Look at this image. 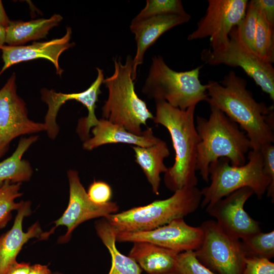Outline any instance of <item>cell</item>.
Listing matches in <instances>:
<instances>
[{"mask_svg":"<svg viewBox=\"0 0 274 274\" xmlns=\"http://www.w3.org/2000/svg\"><path fill=\"white\" fill-rule=\"evenodd\" d=\"M206 101L210 107L223 112L244 130L251 150H259L274 142L273 105L267 106L257 101L247 88L246 80L234 71L225 75L220 83H207Z\"/></svg>","mask_w":274,"mask_h":274,"instance_id":"cell-1","label":"cell"},{"mask_svg":"<svg viewBox=\"0 0 274 274\" xmlns=\"http://www.w3.org/2000/svg\"><path fill=\"white\" fill-rule=\"evenodd\" d=\"M153 121L168 131L175 153V162L164 175V183L170 191L196 186V166L200 139L195 124L196 106L186 110L174 107L162 100L155 101Z\"/></svg>","mask_w":274,"mask_h":274,"instance_id":"cell-2","label":"cell"},{"mask_svg":"<svg viewBox=\"0 0 274 274\" xmlns=\"http://www.w3.org/2000/svg\"><path fill=\"white\" fill-rule=\"evenodd\" d=\"M210 111L208 119L197 116L195 125L200 139L196 170L207 182L212 162L225 157L232 165H243L251 150L248 137L236 123L216 108L210 107Z\"/></svg>","mask_w":274,"mask_h":274,"instance_id":"cell-3","label":"cell"},{"mask_svg":"<svg viewBox=\"0 0 274 274\" xmlns=\"http://www.w3.org/2000/svg\"><path fill=\"white\" fill-rule=\"evenodd\" d=\"M132 62L130 55L127 56L124 63L120 58L114 59V73L103 81L108 95L101 108L102 117L131 133L140 135L143 132L142 126H147V121L153 120L154 116L135 92Z\"/></svg>","mask_w":274,"mask_h":274,"instance_id":"cell-4","label":"cell"},{"mask_svg":"<svg viewBox=\"0 0 274 274\" xmlns=\"http://www.w3.org/2000/svg\"><path fill=\"white\" fill-rule=\"evenodd\" d=\"M201 190L186 187L168 198L134 207L105 217L116 233L149 231L195 212L200 206Z\"/></svg>","mask_w":274,"mask_h":274,"instance_id":"cell-5","label":"cell"},{"mask_svg":"<svg viewBox=\"0 0 274 274\" xmlns=\"http://www.w3.org/2000/svg\"><path fill=\"white\" fill-rule=\"evenodd\" d=\"M202 66L178 72L168 66L161 56H154L142 91L148 98L165 101L181 110L196 106L208 97V84H202L199 79Z\"/></svg>","mask_w":274,"mask_h":274,"instance_id":"cell-6","label":"cell"},{"mask_svg":"<svg viewBox=\"0 0 274 274\" xmlns=\"http://www.w3.org/2000/svg\"><path fill=\"white\" fill-rule=\"evenodd\" d=\"M247 158L248 162L241 166L231 165L225 157L210 164V184L200 190L202 208L208 209L219 200L244 187L251 188L258 199L262 198L270 182L263 172L261 152L251 150Z\"/></svg>","mask_w":274,"mask_h":274,"instance_id":"cell-7","label":"cell"},{"mask_svg":"<svg viewBox=\"0 0 274 274\" xmlns=\"http://www.w3.org/2000/svg\"><path fill=\"white\" fill-rule=\"evenodd\" d=\"M200 227L202 242L193 251L197 259L215 274H242L246 255L241 240L227 234L213 220Z\"/></svg>","mask_w":274,"mask_h":274,"instance_id":"cell-8","label":"cell"},{"mask_svg":"<svg viewBox=\"0 0 274 274\" xmlns=\"http://www.w3.org/2000/svg\"><path fill=\"white\" fill-rule=\"evenodd\" d=\"M201 59L211 65L239 67L274 101V68L243 48L230 32L229 40L214 50L203 49Z\"/></svg>","mask_w":274,"mask_h":274,"instance_id":"cell-9","label":"cell"},{"mask_svg":"<svg viewBox=\"0 0 274 274\" xmlns=\"http://www.w3.org/2000/svg\"><path fill=\"white\" fill-rule=\"evenodd\" d=\"M97 75L95 80L85 91L73 93L56 92L51 90L43 89L41 91L42 100L48 105V109L44 123L48 136L55 139L57 136L59 128L56 119L60 107L70 100H77L86 107L88 110L87 117L79 120L77 131L80 138L86 141L90 138V131L97 125L98 119L95 114L96 102L99 94L101 93L100 86L103 83L104 74L103 71L97 67Z\"/></svg>","mask_w":274,"mask_h":274,"instance_id":"cell-10","label":"cell"},{"mask_svg":"<svg viewBox=\"0 0 274 274\" xmlns=\"http://www.w3.org/2000/svg\"><path fill=\"white\" fill-rule=\"evenodd\" d=\"M204 16L196 28L187 37L189 41L210 38V49L226 42L232 29L244 17L247 0H208Z\"/></svg>","mask_w":274,"mask_h":274,"instance_id":"cell-11","label":"cell"},{"mask_svg":"<svg viewBox=\"0 0 274 274\" xmlns=\"http://www.w3.org/2000/svg\"><path fill=\"white\" fill-rule=\"evenodd\" d=\"M67 176L69 183L68 206L62 216L54 222V227L48 231L51 235L58 226L66 227V233L58 238L59 244L67 243L74 230L83 222L95 218H105L117 213L119 208L116 202L110 201L103 204L93 202L89 198L76 170L69 169Z\"/></svg>","mask_w":274,"mask_h":274,"instance_id":"cell-12","label":"cell"},{"mask_svg":"<svg viewBox=\"0 0 274 274\" xmlns=\"http://www.w3.org/2000/svg\"><path fill=\"white\" fill-rule=\"evenodd\" d=\"M13 73L0 90V158L18 136L46 131L44 123L29 119L25 104L17 94Z\"/></svg>","mask_w":274,"mask_h":274,"instance_id":"cell-13","label":"cell"},{"mask_svg":"<svg viewBox=\"0 0 274 274\" xmlns=\"http://www.w3.org/2000/svg\"><path fill=\"white\" fill-rule=\"evenodd\" d=\"M203 238V232L200 226H190L184 218L174 219L149 231L116 233L117 242H149L178 254L196 251L201 246Z\"/></svg>","mask_w":274,"mask_h":274,"instance_id":"cell-14","label":"cell"},{"mask_svg":"<svg viewBox=\"0 0 274 274\" xmlns=\"http://www.w3.org/2000/svg\"><path fill=\"white\" fill-rule=\"evenodd\" d=\"M253 194L251 188L244 187L219 200L206 210L216 219V223L225 233L241 240L261 231L259 222L244 210L246 202Z\"/></svg>","mask_w":274,"mask_h":274,"instance_id":"cell-15","label":"cell"},{"mask_svg":"<svg viewBox=\"0 0 274 274\" xmlns=\"http://www.w3.org/2000/svg\"><path fill=\"white\" fill-rule=\"evenodd\" d=\"M191 18L188 13L185 15L166 14L135 20L133 19L130 30L134 35L136 44L135 54L133 58L132 78H136L137 68L143 63L144 55L164 33L171 28L187 23Z\"/></svg>","mask_w":274,"mask_h":274,"instance_id":"cell-16","label":"cell"},{"mask_svg":"<svg viewBox=\"0 0 274 274\" xmlns=\"http://www.w3.org/2000/svg\"><path fill=\"white\" fill-rule=\"evenodd\" d=\"M31 213V202L24 201L17 210L11 228L0 235V274H5L16 261V257L23 245L32 238L46 239L49 235L43 232L40 223L37 222L30 226L26 232L23 230L24 218Z\"/></svg>","mask_w":274,"mask_h":274,"instance_id":"cell-17","label":"cell"},{"mask_svg":"<svg viewBox=\"0 0 274 274\" xmlns=\"http://www.w3.org/2000/svg\"><path fill=\"white\" fill-rule=\"evenodd\" d=\"M71 35V28L67 27L65 35L59 39L33 43L27 46H0L4 63L0 75L13 64L29 60L44 58L50 61L55 66L56 73L61 75L63 70L59 66L58 59L63 51L74 45V43H70Z\"/></svg>","mask_w":274,"mask_h":274,"instance_id":"cell-18","label":"cell"},{"mask_svg":"<svg viewBox=\"0 0 274 274\" xmlns=\"http://www.w3.org/2000/svg\"><path fill=\"white\" fill-rule=\"evenodd\" d=\"M91 132L93 136L83 143L84 150L91 151L104 145L116 143L147 147L160 139L154 135L152 128L148 127L138 135L103 118L99 119L97 125L91 128Z\"/></svg>","mask_w":274,"mask_h":274,"instance_id":"cell-19","label":"cell"},{"mask_svg":"<svg viewBox=\"0 0 274 274\" xmlns=\"http://www.w3.org/2000/svg\"><path fill=\"white\" fill-rule=\"evenodd\" d=\"M178 254L149 242H136L128 256L147 274H161L175 270Z\"/></svg>","mask_w":274,"mask_h":274,"instance_id":"cell-20","label":"cell"},{"mask_svg":"<svg viewBox=\"0 0 274 274\" xmlns=\"http://www.w3.org/2000/svg\"><path fill=\"white\" fill-rule=\"evenodd\" d=\"M132 148L135 154V161L143 171L153 193L159 195L160 174L167 169L164 160L170 154L166 143L160 139L156 143L149 147L133 146Z\"/></svg>","mask_w":274,"mask_h":274,"instance_id":"cell-21","label":"cell"},{"mask_svg":"<svg viewBox=\"0 0 274 274\" xmlns=\"http://www.w3.org/2000/svg\"><path fill=\"white\" fill-rule=\"evenodd\" d=\"M59 14L48 19H39L27 22L11 21L6 27V40L9 46H20L32 40L43 38L49 30L62 20Z\"/></svg>","mask_w":274,"mask_h":274,"instance_id":"cell-22","label":"cell"},{"mask_svg":"<svg viewBox=\"0 0 274 274\" xmlns=\"http://www.w3.org/2000/svg\"><path fill=\"white\" fill-rule=\"evenodd\" d=\"M38 139V135L21 138L13 154L0 162V186L5 181L22 183L30 179L32 168L27 160L22 159V156Z\"/></svg>","mask_w":274,"mask_h":274,"instance_id":"cell-23","label":"cell"},{"mask_svg":"<svg viewBox=\"0 0 274 274\" xmlns=\"http://www.w3.org/2000/svg\"><path fill=\"white\" fill-rule=\"evenodd\" d=\"M94 227L97 236L110 254L111 266L108 274H142V270L138 263L117 249L116 232L105 218L95 221Z\"/></svg>","mask_w":274,"mask_h":274,"instance_id":"cell-24","label":"cell"},{"mask_svg":"<svg viewBox=\"0 0 274 274\" xmlns=\"http://www.w3.org/2000/svg\"><path fill=\"white\" fill-rule=\"evenodd\" d=\"M255 50L256 55L261 60L270 64L274 62V26L259 13L255 39Z\"/></svg>","mask_w":274,"mask_h":274,"instance_id":"cell-25","label":"cell"},{"mask_svg":"<svg viewBox=\"0 0 274 274\" xmlns=\"http://www.w3.org/2000/svg\"><path fill=\"white\" fill-rule=\"evenodd\" d=\"M246 257L265 258L274 257V231L252 234L241 240Z\"/></svg>","mask_w":274,"mask_h":274,"instance_id":"cell-26","label":"cell"},{"mask_svg":"<svg viewBox=\"0 0 274 274\" xmlns=\"http://www.w3.org/2000/svg\"><path fill=\"white\" fill-rule=\"evenodd\" d=\"M258 17L257 10L247 5L244 17L231 31L243 48L256 55L255 39Z\"/></svg>","mask_w":274,"mask_h":274,"instance_id":"cell-27","label":"cell"},{"mask_svg":"<svg viewBox=\"0 0 274 274\" xmlns=\"http://www.w3.org/2000/svg\"><path fill=\"white\" fill-rule=\"evenodd\" d=\"M21 183H11L5 181L0 186V229L4 228L12 218V212L18 210L23 201L15 200L22 196L20 192Z\"/></svg>","mask_w":274,"mask_h":274,"instance_id":"cell-28","label":"cell"},{"mask_svg":"<svg viewBox=\"0 0 274 274\" xmlns=\"http://www.w3.org/2000/svg\"><path fill=\"white\" fill-rule=\"evenodd\" d=\"M186 14L180 0H147L145 7L133 19L139 20L158 15Z\"/></svg>","mask_w":274,"mask_h":274,"instance_id":"cell-29","label":"cell"},{"mask_svg":"<svg viewBox=\"0 0 274 274\" xmlns=\"http://www.w3.org/2000/svg\"><path fill=\"white\" fill-rule=\"evenodd\" d=\"M175 271L178 274H215L197 259L193 251L178 254Z\"/></svg>","mask_w":274,"mask_h":274,"instance_id":"cell-30","label":"cell"},{"mask_svg":"<svg viewBox=\"0 0 274 274\" xmlns=\"http://www.w3.org/2000/svg\"><path fill=\"white\" fill-rule=\"evenodd\" d=\"M259 150L261 152L262 157L263 174L270 182L266 190L267 196L271 199L273 202L274 199V146L272 143L268 144L262 146Z\"/></svg>","mask_w":274,"mask_h":274,"instance_id":"cell-31","label":"cell"},{"mask_svg":"<svg viewBox=\"0 0 274 274\" xmlns=\"http://www.w3.org/2000/svg\"><path fill=\"white\" fill-rule=\"evenodd\" d=\"M87 193L89 198L98 204L110 202L113 195L110 185L102 181H94L89 185Z\"/></svg>","mask_w":274,"mask_h":274,"instance_id":"cell-32","label":"cell"},{"mask_svg":"<svg viewBox=\"0 0 274 274\" xmlns=\"http://www.w3.org/2000/svg\"><path fill=\"white\" fill-rule=\"evenodd\" d=\"M242 274H274V263L265 258L246 257Z\"/></svg>","mask_w":274,"mask_h":274,"instance_id":"cell-33","label":"cell"},{"mask_svg":"<svg viewBox=\"0 0 274 274\" xmlns=\"http://www.w3.org/2000/svg\"><path fill=\"white\" fill-rule=\"evenodd\" d=\"M248 5L256 10L271 25L274 26L273 0H251L248 2Z\"/></svg>","mask_w":274,"mask_h":274,"instance_id":"cell-34","label":"cell"},{"mask_svg":"<svg viewBox=\"0 0 274 274\" xmlns=\"http://www.w3.org/2000/svg\"><path fill=\"white\" fill-rule=\"evenodd\" d=\"M30 266L29 263H19L16 261L8 269L5 274H27Z\"/></svg>","mask_w":274,"mask_h":274,"instance_id":"cell-35","label":"cell"},{"mask_svg":"<svg viewBox=\"0 0 274 274\" xmlns=\"http://www.w3.org/2000/svg\"><path fill=\"white\" fill-rule=\"evenodd\" d=\"M27 274H54L47 265L36 264L30 265Z\"/></svg>","mask_w":274,"mask_h":274,"instance_id":"cell-36","label":"cell"},{"mask_svg":"<svg viewBox=\"0 0 274 274\" xmlns=\"http://www.w3.org/2000/svg\"><path fill=\"white\" fill-rule=\"evenodd\" d=\"M10 22V21L6 14L2 2L0 1V24L6 27Z\"/></svg>","mask_w":274,"mask_h":274,"instance_id":"cell-37","label":"cell"},{"mask_svg":"<svg viewBox=\"0 0 274 274\" xmlns=\"http://www.w3.org/2000/svg\"><path fill=\"white\" fill-rule=\"evenodd\" d=\"M6 40V27L0 24V46L3 45Z\"/></svg>","mask_w":274,"mask_h":274,"instance_id":"cell-38","label":"cell"},{"mask_svg":"<svg viewBox=\"0 0 274 274\" xmlns=\"http://www.w3.org/2000/svg\"><path fill=\"white\" fill-rule=\"evenodd\" d=\"M161 274H178V273L175 270L172 272H166V273H161Z\"/></svg>","mask_w":274,"mask_h":274,"instance_id":"cell-39","label":"cell"}]
</instances>
